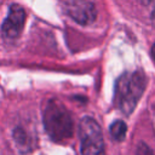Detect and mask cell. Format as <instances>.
<instances>
[{
	"label": "cell",
	"mask_w": 155,
	"mask_h": 155,
	"mask_svg": "<svg viewBox=\"0 0 155 155\" xmlns=\"http://www.w3.org/2000/svg\"><path fill=\"white\" fill-rule=\"evenodd\" d=\"M147 86V78L142 70L124 73L115 84L114 103L116 108L125 115H130Z\"/></svg>",
	"instance_id": "6da1fadb"
},
{
	"label": "cell",
	"mask_w": 155,
	"mask_h": 155,
	"mask_svg": "<svg viewBox=\"0 0 155 155\" xmlns=\"http://www.w3.org/2000/svg\"><path fill=\"white\" fill-rule=\"evenodd\" d=\"M44 126L54 142H65L73 136V119L68 109L58 99H50L42 113Z\"/></svg>",
	"instance_id": "7a4b0ae2"
},
{
	"label": "cell",
	"mask_w": 155,
	"mask_h": 155,
	"mask_svg": "<svg viewBox=\"0 0 155 155\" xmlns=\"http://www.w3.org/2000/svg\"><path fill=\"white\" fill-rule=\"evenodd\" d=\"M79 136L81 155H105L102 130L94 119L90 116L81 119L79 124Z\"/></svg>",
	"instance_id": "3957f363"
},
{
	"label": "cell",
	"mask_w": 155,
	"mask_h": 155,
	"mask_svg": "<svg viewBox=\"0 0 155 155\" xmlns=\"http://www.w3.org/2000/svg\"><path fill=\"white\" fill-rule=\"evenodd\" d=\"M64 10L71 19L81 25L91 24L97 16V10L92 0H67Z\"/></svg>",
	"instance_id": "277c9868"
},
{
	"label": "cell",
	"mask_w": 155,
	"mask_h": 155,
	"mask_svg": "<svg viewBox=\"0 0 155 155\" xmlns=\"http://www.w3.org/2000/svg\"><path fill=\"white\" fill-rule=\"evenodd\" d=\"M25 23V11L21 5H11L8 13L1 25V35L6 40H16Z\"/></svg>",
	"instance_id": "5b68a950"
},
{
	"label": "cell",
	"mask_w": 155,
	"mask_h": 155,
	"mask_svg": "<svg viewBox=\"0 0 155 155\" xmlns=\"http://www.w3.org/2000/svg\"><path fill=\"white\" fill-rule=\"evenodd\" d=\"M109 131H110V136L117 140V142H121L125 139L126 137V132H127V126L124 121L121 120H115L110 127H109Z\"/></svg>",
	"instance_id": "8992f818"
},
{
	"label": "cell",
	"mask_w": 155,
	"mask_h": 155,
	"mask_svg": "<svg viewBox=\"0 0 155 155\" xmlns=\"http://www.w3.org/2000/svg\"><path fill=\"white\" fill-rule=\"evenodd\" d=\"M13 138H15V142L17 143V145L19 148L27 149V147H28V137H27V133L24 132V130H22L19 127L16 128L13 131Z\"/></svg>",
	"instance_id": "52a82bcc"
},
{
	"label": "cell",
	"mask_w": 155,
	"mask_h": 155,
	"mask_svg": "<svg viewBox=\"0 0 155 155\" xmlns=\"http://www.w3.org/2000/svg\"><path fill=\"white\" fill-rule=\"evenodd\" d=\"M151 21H153V24L155 25V6H154V10L151 12Z\"/></svg>",
	"instance_id": "ba28073f"
},
{
	"label": "cell",
	"mask_w": 155,
	"mask_h": 155,
	"mask_svg": "<svg viewBox=\"0 0 155 155\" xmlns=\"http://www.w3.org/2000/svg\"><path fill=\"white\" fill-rule=\"evenodd\" d=\"M151 57H153V59L155 61V44H154L153 47H151Z\"/></svg>",
	"instance_id": "9c48e42d"
},
{
	"label": "cell",
	"mask_w": 155,
	"mask_h": 155,
	"mask_svg": "<svg viewBox=\"0 0 155 155\" xmlns=\"http://www.w3.org/2000/svg\"><path fill=\"white\" fill-rule=\"evenodd\" d=\"M139 2H142V4H144V5H147V4H149L151 0H138Z\"/></svg>",
	"instance_id": "30bf717a"
}]
</instances>
